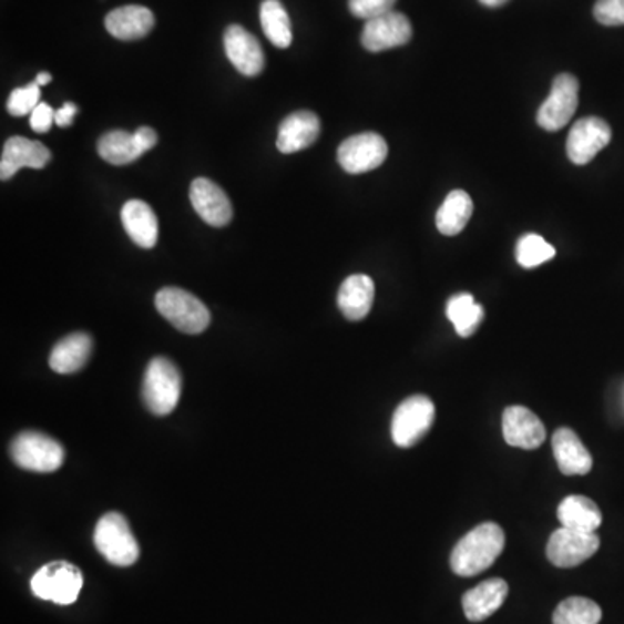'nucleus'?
<instances>
[{
  "label": "nucleus",
  "instance_id": "1",
  "mask_svg": "<svg viewBox=\"0 0 624 624\" xmlns=\"http://www.w3.org/2000/svg\"><path fill=\"white\" fill-rule=\"evenodd\" d=\"M503 549V529L494 522H484L458 541L451 553V569L458 576H478L497 562Z\"/></svg>",
  "mask_w": 624,
  "mask_h": 624
},
{
  "label": "nucleus",
  "instance_id": "2",
  "mask_svg": "<svg viewBox=\"0 0 624 624\" xmlns=\"http://www.w3.org/2000/svg\"><path fill=\"white\" fill-rule=\"evenodd\" d=\"M155 306L177 330L187 335H198L211 325V310L190 291L181 288H162L156 294Z\"/></svg>",
  "mask_w": 624,
  "mask_h": 624
},
{
  "label": "nucleus",
  "instance_id": "3",
  "mask_svg": "<svg viewBox=\"0 0 624 624\" xmlns=\"http://www.w3.org/2000/svg\"><path fill=\"white\" fill-rule=\"evenodd\" d=\"M183 378L174 362L155 358L144 374L143 399L147 410L156 417H167L180 402Z\"/></svg>",
  "mask_w": 624,
  "mask_h": 624
},
{
  "label": "nucleus",
  "instance_id": "4",
  "mask_svg": "<svg viewBox=\"0 0 624 624\" xmlns=\"http://www.w3.org/2000/svg\"><path fill=\"white\" fill-rule=\"evenodd\" d=\"M94 545L110 564L129 567L140 559V545L122 513L110 512L98 522Z\"/></svg>",
  "mask_w": 624,
  "mask_h": 624
},
{
  "label": "nucleus",
  "instance_id": "5",
  "mask_svg": "<svg viewBox=\"0 0 624 624\" xmlns=\"http://www.w3.org/2000/svg\"><path fill=\"white\" fill-rule=\"evenodd\" d=\"M84 585V576L76 565L70 562H51L37 571L32 577L33 595L42 601H51L58 605H70L79 599Z\"/></svg>",
  "mask_w": 624,
  "mask_h": 624
},
{
  "label": "nucleus",
  "instance_id": "6",
  "mask_svg": "<svg viewBox=\"0 0 624 624\" xmlns=\"http://www.w3.org/2000/svg\"><path fill=\"white\" fill-rule=\"evenodd\" d=\"M11 457L18 467L32 472H54L64 461V450L60 442L45 433L21 432L11 442Z\"/></svg>",
  "mask_w": 624,
  "mask_h": 624
},
{
  "label": "nucleus",
  "instance_id": "7",
  "mask_svg": "<svg viewBox=\"0 0 624 624\" xmlns=\"http://www.w3.org/2000/svg\"><path fill=\"white\" fill-rule=\"evenodd\" d=\"M436 418V406L427 396H411L398 406L392 417V441L399 448H413L426 438Z\"/></svg>",
  "mask_w": 624,
  "mask_h": 624
},
{
  "label": "nucleus",
  "instance_id": "8",
  "mask_svg": "<svg viewBox=\"0 0 624 624\" xmlns=\"http://www.w3.org/2000/svg\"><path fill=\"white\" fill-rule=\"evenodd\" d=\"M580 82L571 73H562L553 80L552 91L538 110V124L545 131L555 132L571 122L580 103Z\"/></svg>",
  "mask_w": 624,
  "mask_h": 624
},
{
  "label": "nucleus",
  "instance_id": "9",
  "mask_svg": "<svg viewBox=\"0 0 624 624\" xmlns=\"http://www.w3.org/2000/svg\"><path fill=\"white\" fill-rule=\"evenodd\" d=\"M387 147L382 135L375 132H362V134L350 135L338 147V164L349 174H365L375 171L386 162Z\"/></svg>",
  "mask_w": 624,
  "mask_h": 624
},
{
  "label": "nucleus",
  "instance_id": "10",
  "mask_svg": "<svg viewBox=\"0 0 624 624\" xmlns=\"http://www.w3.org/2000/svg\"><path fill=\"white\" fill-rule=\"evenodd\" d=\"M599 549H601V538L596 536V533L561 528L550 536L546 557L557 567H576L592 559Z\"/></svg>",
  "mask_w": 624,
  "mask_h": 624
},
{
  "label": "nucleus",
  "instance_id": "11",
  "mask_svg": "<svg viewBox=\"0 0 624 624\" xmlns=\"http://www.w3.org/2000/svg\"><path fill=\"white\" fill-rule=\"evenodd\" d=\"M613 137L605 120L586 116L577 120L567 137V156L574 165H586L602 152Z\"/></svg>",
  "mask_w": 624,
  "mask_h": 624
},
{
  "label": "nucleus",
  "instance_id": "12",
  "mask_svg": "<svg viewBox=\"0 0 624 624\" xmlns=\"http://www.w3.org/2000/svg\"><path fill=\"white\" fill-rule=\"evenodd\" d=\"M413 37L411 23L401 12L390 11L366 21L361 42L366 51L382 52L408 44Z\"/></svg>",
  "mask_w": 624,
  "mask_h": 624
},
{
  "label": "nucleus",
  "instance_id": "13",
  "mask_svg": "<svg viewBox=\"0 0 624 624\" xmlns=\"http://www.w3.org/2000/svg\"><path fill=\"white\" fill-rule=\"evenodd\" d=\"M503 438L507 444L521 450H536L546 439L540 418L524 406H510L503 413Z\"/></svg>",
  "mask_w": 624,
  "mask_h": 624
},
{
  "label": "nucleus",
  "instance_id": "14",
  "mask_svg": "<svg viewBox=\"0 0 624 624\" xmlns=\"http://www.w3.org/2000/svg\"><path fill=\"white\" fill-rule=\"evenodd\" d=\"M224 49L227 60L235 64L243 75L255 76L263 72L266 60L259 40L239 24L227 27L224 33Z\"/></svg>",
  "mask_w": 624,
  "mask_h": 624
},
{
  "label": "nucleus",
  "instance_id": "15",
  "mask_svg": "<svg viewBox=\"0 0 624 624\" xmlns=\"http://www.w3.org/2000/svg\"><path fill=\"white\" fill-rule=\"evenodd\" d=\"M190 198L196 214L211 226L223 227L233 219V207L223 187L212 183L207 177L193 181Z\"/></svg>",
  "mask_w": 624,
  "mask_h": 624
},
{
  "label": "nucleus",
  "instance_id": "16",
  "mask_svg": "<svg viewBox=\"0 0 624 624\" xmlns=\"http://www.w3.org/2000/svg\"><path fill=\"white\" fill-rule=\"evenodd\" d=\"M49 162H51V152L44 144L17 135L6 141L0 160V177L2 181H8L21 168H44Z\"/></svg>",
  "mask_w": 624,
  "mask_h": 624
},
{
  "label": "nucleus",
  "instance_id": "17",
  "mask_svg": "<svg viewBox=\"0 0 624 624\" xmlns=\"http://www.w3.org/2000/svg\"><path fill=\"white\" fill-rule=\"evenodd\" d=\"M319 132H321V124H319L318 116L307 110H300L283 120L276 146L285 155L303 152L318 141Z\"/></svg>",
  "mask_w": 624,
  "mask_h": 624
},
{
  "label": "nucleus",
  "instance_id": "18",
  "mask_svg": "<svg viewBox=\"0 0 624 624\" xmlns=\"http://www.w3.org/2000/svg\"><path fill=\"white\" fill-rule=\"evenodd\" d=\"M507 596H509L507 581L500 580V577L482 581L481 585L469 590L463 595V613L472 623H481L497 613L507 601Z\"/></svg>",
  "mask_w": 624,
  "mask_h": 624
},
{
  "label": "nucleus",
  "instance_id": "19",
  "mask_svg": "<svg viewBox=\"0 0 624 624\" xmlns=\"http://www.w3.org/2000/svg\"><path fill=\"white\" fill-rule=\"evenodd\" d=\"M553 454L564 475H585L592 470L593 458L574 430L559 429L552 438Z\"/></svg>",
  "mask_w": 624,
  "mask_h": 624
},
{
  "label": "nucleus",
  "instance_id": "20",
  "mask_svg": "<svg viewBox=\"0 0 624 624\" xmlns=\"http://www.w3.org/2000/svg\"><path fill=\"white\" fill-rule=\"evenodd\" d=\"M110 35L119 40H137L146 37L155 27L153 12L143 6H124L113 9L104 20Z\"/></svg>",
  "mask_w": 624,
  "mask_h": 624
},
{
  "label": "nucleus",
  "instance_id": "21",
  "mask_svg": "<svg viewBox=\"0 0 624 624\" xmlns=\"http://www.w3.org/2000/svg\"><path fill=\"white\" fill-rule=\"evenodd\" d=\"M375 300V283L370 276L352 275L338 290V309L349 321H361L370 315Z\"/></svg>",
  "mask_w": 624,
  "mask_h": 624
},
{
  "label": "nucleus",
  "instance_id": "22",
  "mask_svg": "<svg viewBox=\"0 0 624 624\" xmlns=\"http://www.w3.org/2000/svg\"><path fill=\"white\" fill-rule=\"evenodd\" d=\"M122 224L141 248H153L158 239V219L153 208L141 200H131L122 207Z\"/></svg>",
  "mask_w": 624,
  "mask_h": 624
},
{
  "label": "nucleus",
  "instance_id": "23",
  "mask_svg": "<svg viewBox=\"0 0 624 624\" xmlns=\"http://www.w3.org/2000/svg\"><path fill=\"white\" fill-rule=\"evenodd\" d=\"M92 355V338L76 331L68 335L52 349L49 365L57 374L68 375L82 370Z\"/></svg>",
  "mask_w": 624,
  "mask_h": 624
},
{
  "label": "nucleus",
  "instance_id": "24",
  "mask_svg": "<svg viewBox=\"0 0 624 624\" xmlns=\"http://www.w3.org/2000/svg\"><path fill=\"white\" fill-rule=\"evenodd\" d=\"M557 518L562 528L576 529L583 533H595L602 524V512L595 501L580 497V494H573V497L562 500Z\"/></svg>",
  "mask_w": 624,
  "mask_h": 624
},
{
  "label": "nucleus",
  "instance_id": "25",
  "mask_svg": "<svg viewBox=\"0 0 624 624\" xmlns=\"http://www.w3.org/2000/svg\"><path fill=\"white\" fill-rule=\"evenodd\" d=\"M472 214L473 202L469 193L454 190L446 196L444 202L439 207L438 215H436V226L442 235L454 236L469 224Z\"/></svg>",
  "mask_w": 624,
  "mask_h": 624
},
{
  "label": "nucleus",
  "instance_id": "26",
  "mask_svg": "<svg viewBox=\"0 0 624 624\" xmlns=\"http://www.w3.org/2000/svg\"><path fill=\"white\" fill-rule=\"evenodd\" d=\"M446 316L454 325V330L460 337H472L481 327L484 318V309L481 304L475 303V298L470 294H458L448 300Z\"/></svg>",
  "mask_w": 624,
  "mask_h": 624
},
{
  "label": "nucleus",
  "instance_id": "27",
  "mask_svg": "<svg viewBox=\"0 0 624 624\" xmlns=\"http://www.w3.org/2000/svg\"><path fill=\"white\" fill-rule=\"evenodd\" d=\"M101 158L112 165H129L144 155L134 134L125 131H112L104 134L98 143Z\"/></svg>",
  "mask_w": 624,
  "mask_h": 624
},
{
  "label": "nucleus",
  "instance_id": "28",
  "mask_svg": "<svg viewBox=\"0 0 624 624\" xmlns=\"http://www.w3.org/2000/svg\"><path fill=\"white\" fill-rule=\"evenodd\" d=\"M260 24L267 39L279 49L290 48L291 23L287 9L279 0H264L260 6Z\"/></svg>",
  "mask_w": 624,
  "mask_h": 624
},
{
  "label": "nucleus",
  "instance_id": "29",
  "mask_svg": "<svg viewBox=\"0 0 624 624\" xmlns=\"http://www.w3.org/2000/svg\"><path fill=\"white\" fill-rule=\"evenodd\" d=\"M601 620V605L585 596H569L553 613V624H599Z\"/></svg>",
  "mask_w": 624,
  "mask_h": 624
},
{
  "label": "nucleus",
  "instance_id": "30",
  "mask_svg": "<svg viewBox=\"0 0 624 624\" xmlns=\"http://www.w3.org/2000/svg\"><path fill=\"white\" fill-rule=\"evenodd\" d=\"M553 257H555V248L545 242L543 236L534 235V233L522 236L515 247V259L524 269H533Z\"/></svg>",
  "mask_w": 624,
  "mask_h": 624
},
{
  "label": "nucleus",
  "instance_id": "31",
  "mask_svg": "<svg viewBox=\"0 0 624 624\" xmlns=\"http://www.w3.org/2000/svg\"><path fill=\"white\" fill-rule=\"evenodd\" d=\"M40 85L37 82L27 88L14 89L8 101V112L12 116L32 115L33 110L40 104Z\"/></svg>",
  "mask_w": 624,
  "mask_h": 624
},
{
  "label": "nucleus",
  "instance_id": "32",
  "mask_svg": "<svg viewBox=\"0 0 624 624\" xmlns=\"http://www.w3.org/2000/svg\"><path fill=\"white\" fill-rule=\"evenodd\" d=\"M398 0H349V9L356 18L370 21L395 11Z\"/></svg>",
  "mask_w": 624,
  "mask_h": 624
},
{
  "label": "nucleus",
  "instance_id": "33",
  "mask_svg": "<svg viewBox=\"0 0 624 624\" xmlns=\"http://www.w3.org/2000/svg\"><path fill=\"white\" fill-rule=\"evenodd\" d=\"M593 14L605 27H620L624 24V0H596Z\"/></svg>",
  "mask_w": 624,
  "mask_h": 624
},
{
  "label": "nucleus",
  "instance_id": "34",
  "mask_svg": "<svg viewBox=\"0 0 624 624\" xmlns=\"http://www.w3.org/2000/svg\"><path fill=\"white\" fill-rule=\"evenodd\" d=\"M52 124H57V112L49 104L40 103L30 115V125L39 134H45L51 131Z\"/></svg>",
  "mask_w": 624,
  "mask_h": 624
},
{
  "label": "nucleus",
  "instance_id": "35",
  "mask_svg": "<svg viewBox=\"0 0 624 624\" xmlns=\"http://www.w3.org/2000/svg\"><path fill=\"white\" fill-rule=\"evenodd\" d=\"M135 141L144 153L150 152L158 143V134L152 127H141L135 131Z\"/></svg>",
  "mask_w": 624,
  "mask_h": 624
},
{
  "label": "nucleus",
  "instance_id": "36",
  "mask_svg": "<svg viewBox=\"0 0 624 624\" xmlns=\"http://www.w3.org/2000/svg\"><path fill=\"white\" fill-rule=\"evenodd\" d=\"M76 113H79L76 104L64 103L60 110H57V124L60 125V127H70Z\"/></svg>",
  "mask_w": 624,
  "mask_h": 624
},
{
  "label": "nucleus",
  "instance_id": "37",
  "mask_svg": "<svg viewBox=\"0 0 624 624\" xmlns=\"http://www.w3.org/2000/svg\"><path fill=\"white\" fill-rule=\"evenodd\" d=\"M51 80H52L51 73L40 72L39 75H37L35 82L37 84L40 85V88H42V85H48L49 82H51Z\"/></svg>",
  "mask_w": 624,
  "mask_h": 624
},
{
  "label": "nucleus",
  "instance_id": "38",
  "mask_svg": "<svg viewBox=\"0 0 624 624\" xmlns=\"http://www.w3.org/2000/svg\"><path fill=\"white\" fill-rule=\"evenodd\" d=\"M485 8H500V6H505L509 0H479Z\"/></svg>",
  "mask_w": 624,
  "mask_h": 624
}]
</instances>
